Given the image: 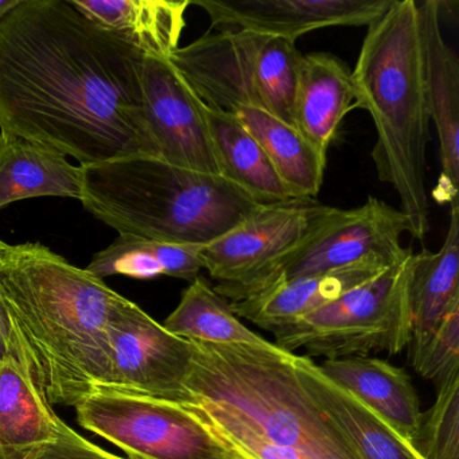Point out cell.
<instances>
[{
  "mask_svg": "<svg viewBox=\"0 0 459 459\" xmlns=\"http://www.w3.org/2000/svg\"><path fill=\"white\" fill-rule=\"evenodd\" d=\"M144 57L71 0H21L0 18V130L80 166L160 160L144 111Z\"/></svg>",
  "mask_w": 459,
  "mask_h": 459,
  "instance_id": "cell-1",
  "label": "cell"
},
{
  "mask_svg": "<svg viewBox=\"0 0 459 459\" xmlns=\"http://www.w3.org/2000/svg\"><path fill=\"white\" fill-rule=\"evenodd\" d=\"M182 407L247 459H361L273 342H193Z\"/></svg>",
  "mask_w": 459,
  "mask_h": 459,
  "instance_id": "cell-2",
  "label": "cell"
},
{
  "mask_svg": "<svg viewBox=\"0 0 459 459\" xmlns=\"http://www.w3.org/2000/svg\"><path fill=\"white\" fill-rule=\"evenodd\" d=\"M122 298L49 247L0 240V307L50 404L76 407L100 385Z\"/></svg>",
  "mask_w": 459,
  "mask_h": 459,
  "instance_id": "cell-3",
  "label": "cell"
},
{
  "mask_svg": "<svg viewBox=\"0 0 459 459\" xmlns=\"http://www.w3.org/2000/svg\"><path fill=\"white\" fill-rule=\"evenodd\" d=\"M356 108L372 117L377 141L372 150L378 178L400 198L413 238L429 232L426 150L429 117L424 90L420 20L415 0H394L368 26L351 71Z\"/></svg>",
  "mask_w": 459,
  "mask_h": 459,
  "instance_id": "cell-4",
  "label": "cell"
},
{
  "mask_svg": "<svg viewBox=\"0 0 459 459\" xmlns=\"http://www.w3.org/2000/svg\"><path fill=\"white\" fill-rule=\"evenodd\" d=\"M82 169L85 211L119 235L206 247L263 205L224 177L154 158Z\"/></svg>",
  "mask_w": 459,
  "mask_h": 459,
  "instance_id": "cell-5",
  "label": "cell"
},
{
  "mask_svg": "<svg viewBox=\"0 0 459 459\" xmlns=\"http://www.w3.org/2000/svg\"><path fill=\"white\" fill-rule=\"evenodd\" d=\"M302 57L294 42L287 39L222 29L179 47L170 61L205 106L230 114L251 107L295 127Z\"/></svg>",
  "mask_w": 459,
  "mask_h": 459,
  "instance_id": "cell-6",
  "label": "cell"
},
{
  "mask_svg": "<svg viewBox=\"0 0 459 459\" xmlns=\"http://www.w3.org/2000/svg\"><path fill=\"white\" fill-rule=\"evenodd\" d=\"M413 252L324 307L273 333L283 351L326 359L399 354L411 338L408 287Z\"/></svg>",
  "mask_w": 459,
  "mask_h": 459,
  "instance_id": "cell-7",
  "label": "cell"
},
{
  "mask_svg": "<svg viewBox=\"0 0 459 459\" xmlns=\"http://www.w3.org/2000/svg\"><path fill=\"white\" fill-rule=\"evenodd\" d=\"M82 429L130 459H236L189 410L165 400L98 388L76 405Z\"/></svg>",
  "mask_w": 459,
  "mask_h": 459,
  "instance_id": "cell-8",
  "label": "cell"
},
{
  "mask_svg": "<svg viewBox=\"0 0 459 459\" xmlns=\"http://www.w3.org/2000/svg\"><path fill=\"white\" fill-rule=\"evenodd\" d=\"M410 230L400 209L368 197L359 208H333L324 221L289 254L265 268L236 302L306 276L321 275L368 259L399 262L410 254L402 236Z\"/></svg>",
  "mask_w": 459,
  "mask_h": 459,
  "instance_id": "cell-9",
  "label": "cell"
},
{
  "mask_svg": "<svg viewBox=\"0 0 459 459\" xmlns=\"http://www.w3.org/2000/svg\"><path fill=\"white\" fill-rule=\"evenodd\" d=\"M108 337V362L98 388L179 405L186 403L185 381L193 357L190 341L171 334L125 297L109 316Z\"/></svg>",
  "mask_w": 459,
  "mask_h": 459,
  "instance_id": "cell-10",
  "label": "cell"
},
{
  "mask_svg": "<svg viewBox=\"0 0 459 459\" xmlns=\"http://www.w3.org/2000/svg\"><path fill=\"white\" fill-rule=\"evenodd\" d=\"M316 198L262 205L248 219L203 248L204 270L225 299L240 292L276 260L297 248L332 212Z\"/></svg>",
  "mask_w": 459,
  "mask_h": 459,
  "instance_id": "cell-11",
  "label": "cell"
},
{
  "mask_svg": "<svg viewBox=\"0 0 459 459\" xmlns=\"http://www.w3.org/2000/svg\"><path fill=\"white\" fill-rule=\"evenodd\" d=\"M144 111L160 160L220 176L204 103L170 58L144 57Z\"/></svg>",
  "mask_w": 459,
  "mask_h": 459,
  "instance_id": "cell-12",
  "label": "cell"
},
{
  "mask_svg": "<svg viewBox=\"0 0 459 459\" xmlns=\"http://www.w3.org/2000/svg\"><path fill=\"white\" fill-rule=\"evenodd\" d=\"M394 0H193L212 28L241 29L297 42L333 26H369Z\"/></svg>",
  "mask_w": 459,
  "mask_h": 459,
  "instance_id": "cell-13",
  "label": "cell"
},
{
  "mask_svg": "<svg viewBox=\"0 0 459 459\" xmlns=\"http://www.w3.org/2000/svg\"><path fill=\"white\" fill-rule=\"evenodd\" d=\"M442 2L426 0L419 4L424 90L429 122L439 139L443 178L458 197L459 182V61L446 42L440 25Z\"/></svg>",
  "mask_w": 459,
  "mask_h": 459,
  "instance_id": "cell-14",
  "label": "cell"
},
{
  "mask_svg": "<svg viewBox=\"0 0 459 459\" xmlns=\"http://www.w3.org/2000/svg\"><path fill=\"white\" fill-rule=\"evenodd\" d=\"M68 427L25 359L9 356L0 361V459H33Z\"/></svg>",
  "mask_w": 459,
  "mask_h": 459,
  "instance_id": "cell-15",
  "label": "cell"
},
{
  "mask_svg": "<svg viewBox=\"0 0 459 459\" xmlns=\"http://www.w3.org/2000/svg\"><path fill=\"white\" fill-rule=\"evenodd\" d=\"M394 263L375 257L332 273L295 279L248 299L230 302V307L238 318L273 333L376 278Z\"/></svg>",
  "mask_w": 459,
  "mask_h": 459,
  "instance_id": "cell-16",
  "label": "cell"
},
{
  "mask_svg": "<svg viewBox=\"0 0 459 459\" xmlns=\"http://www.w3.org/2000/svg\"><path fill=\"white\" fill-rule=\"evenodd\" d=\"M354 108L356 93L348 64L330 53L303 55L294 103L298 133L327 157L343 117Z\"/></svg>",
  "mask_w": 459,
  "mask_h": 459,
  "instance_id": "cell-17",
  "label": "cell"
},
{
  "mask_svg": "<svg viewBox=\"0 0 459 459\" xmlns=\"http://www.w3.org/2000/svg\"><path fill=\"white\" fill-rule=\"evenodd\" d=\"M319 368L413 445L423 413L412 381L402 368L369 356L325 359Z\"/></svg>",
  "mask_w": 459,
  "mask_h": 459,
  "instance_id": "cell-18",
  "label": "cell"
},
{
  "mask_svg": "<svg viewBox=\"0 0 459 459\" xmlns=\"http://www.w3.org/2000/svg\"><path fill=\"white\" fill-rule=\"evenodd\" d=\"M294 365L311 396L343 432L361 459H423L385 420L322 372L310 357L294 354Z\"/></svg>",
  "mask_w": 459,
  "mask_h": 459,
  "instance_id": "cell-19",
  "label": "cell"
},
{
  "mask_svg": "<svg viewBox=\"0 0 459 459\" xmlns=\"http://www.w3.org/2000/svg\"><path fill=\"white\" fill-rule=\"evenodd\" d=\"M82 169L55 149L0 130V211L37 197L82 203Z\"/></svg>",
  "mask_w": 459,
  "mask_h": 459,
  "instance_id": "cell-20",
  "label": "cell"
},
{
  "mask_svg": "<svg viewBox=\"0 0 459 459\" xmlns=\"http://www.w3.org/2000/svg\"><path fill=\"white\" fill-rule=\"evenodd\" d=\"M93 22L111 29L150 57L170 58L179 48L190 0H71Z\"/></svg>",
  "mask_w": 459,
  "mask_h": 459,
  "instance_id": "cell-21",
  "label": "cell"
},
{
  "mask_svg": "<svg viewBox=\"0 0 459 459\" xmlns=\"http://www.w3.org/2000/svg\"><path fill=\"white\" fill-rule=\"evenodd\" d=\"M204 114L219 163L220 176L263 205L295 198L276 173L259 142L235 115L205 104Z\"/></svg>",
  "mask_w": 459,
  "mask_h": 459,
  "instance_id": "cell-22",
  "label": "cell"
},
{
  "mask_svg": "<svg viewBox=\"0 0 459 459\" xmlns=\"http://www.w3.org/2000/svg\"><path fill=\"white\" fill-rule=\"evenodd\" d=\"M459 205L450 201V221L439 251L423 249L412 255L410 298L411 334L434 327L451 308L459 306Z\"/></svg>",
  "mask_w": 459,
  "mask_h": 459,
  "instance_id": "cell-23",
  "label": "cell"
},
{
  "mask_svg": "<svg viewBox=\"0 0 459 459\" xmlns=\"http://www.w3.org/2000/svg\"><path fill=\"white\" fill-rule=\"evenodd\" d=\"M259 142L276 173L295 198H316L327 157L314 149L297 128L262 109L240 107L232 112Z\"/></svg>",
  "mask_w": 459,
  "mask_h": 459,
  "instance_id": "cell-24",
  "label": "cell"
},
{
  "mask_svg": "<svg viewBox=\"0 0 459 459\" xmlns=\"http://www.w3.org/2000/svg\"><path fill=\"white\" fill-rule=\"evenodd\" d=\"M203 248L119 235L111 246L93 256L85 270L99 279L112 275L152 279L166 275L192 281L204 270Z\"/></svg>",
  "mask_w": 459,
  "mask_h": 459,
  "instance_id": "cell-25",
  "label": "cell"
},
{
  "mask_svg": "<svg viewBox=\"0 0 459 459\" xmlns=\"http://www.w3.org/2000/svg\"><path fill=\"white\" fill-rule=\"evenodd\" d=\"M163 327L171 334L193 342L257 345L270 342L248 329L233 313L228 299L203 276H197L182 291L178 306L165 319Z\"/></svg>",
  "mask_w": 459,
  "mask_h": 459,
  "instance_id": "cell-26",
  "label": "cell"
},
{
  "mask_svg": "<svg viewBox=\"0 0 459 459\" xmlns=\"http://www.w3.org/2000/svg\"><path fill=\"white\" fill-rule=\"evenodd\" d=\"M411 364L419 375L446 383L459 375V306L451 308L434 327L411 334Z\"/></svg>",
  "mask_w": 459,
  "mask_h": 459,
  "instance_id": "cell-27",
  "label": "cell"
},
{
  "mask_svg": "<svg viewBox=\"0 0 459 459\" xmlns=\"http://www.w3.org/2000/svg\"><path fill=\"white\" fill-rule=\"evenodd\" d=\"M412 446L423 459H459V375L437 385Z\"/></svg>",
  "mask_w": 459,
  "mask_h": 459,
  "instance_id": "cell-28",
  "label": "cell"
},
{
  "mask_svg": "<svg viewBox=\"0 0 459 459\" xmlns=\"http://www.w3.org/2000/svg\"><path fill=\"white\" fill-rule=\"evenodd\" d=\"M33 459H130L120 458L108 453L95 443L77 434L71 427L61 435L57 442L42 450Z\"/></svg>",
  "mask_w": 459,
  "mask_h": 459,
  "instance_id": "cell-29",
  "label": "cell"
},
{
  "mask_svg": "<svg viewBox=\"0 0 459 459\" xmlns=\"http://www.w3.org/2000/svg\"><path fill=\"white\" fill-rule=\"evenodd\" d=\"M9 356L20 357L26 361L23 349L21 348L20 342L13 333L4 308L0 307V361Z\"/></svg>",
  "mask_w": 459,
  "mask_h": 459,
  "instance_id": "cell-30",
  "label": "cell"
},
{
  "mask_svg": "<svg viewBox=\"0 0 459 459\" xmlns=\"http://www.w3.org/2000/svg\"><path fill=\"white\" fill-rule=\"evenodd\" d=\"M20 2L21 0H0V18L15 9Z\"/></svg>",
  "mask_w": 459,
  "mask_h": 459,
  "instance_id": "cell-31",
  "label": "cell"
},
{
  "mask_svg": "<svg viewBox=\"0 0 459 459\" xmlns=\"http://www.w3.org/2000/svg\"><path fill=\"white\" fill-rule=\"evenodd\" d=\"M236 459H247V458H243V456H238V458Z\"/></svg>",
  "mask_w": 459,
  "mask_h": 459,
  "instance_id": "cell-32",
  "label": "cell"
}]
</instances>
